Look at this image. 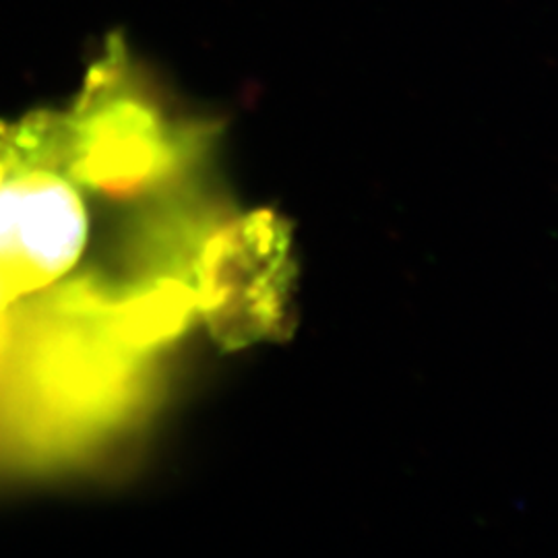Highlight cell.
I'll return each mask as SVG.
<instances>
[{"instance_id":"6da1fadb","label":"cell","mask_w":558,"mask_h":558,"mask_svg":"<svg viewBox=\"0 0 558 558\" xmlns=\"http://www.w3.org/2000/svg\"><path fill=\"white\" fill-rule=\"evenodd\" d=\"M106 294V279H75L11 325L0 354V433L27 461L85 459L147 408L154 359L112 336Z\"/></svg>"},{"instance_id":"7a4b0ae2","label":"cell","mask_w":558,"mask_h":558,"mask_svg":"<svg viewBox=\"0 0 558 558\" xmlns=\"http://www.w3.org/2000/svg\"><path fill=\"white\" fill-rule=\"evenodd\" d=\"M296 265L288 223L274 211L221 216L201 242L191 286L226 348L288 336Z\"/></svg>"},{"instance_id":"3957f363","label":"cell","mask_w":558,"mask_h":558,"mask_svg":"<svg viewBox=\"0 0 558 558\" xmlns=\"http://www.w3.org/2000/svg\"><path fill=\"white\" fill-rule=\"evenodd\" d=\"M199 147L195 135L177 133L135 100H89L75 119L54 122L57 168L114 197L174 189Z\"/></svg>"},{"instance_id":"277c9868","label":"cell","mask_w":558,"mask_h":558,"mask_svg":"<svg viewBox=\"0 0 558 558\" xmlns=\"http://www.w3.org/2000/svg\"><path fill=\"white\" fill-rule=\"evenodd\" d=\"M85 240L87 216L73 184L0 143V283L11 300L62 278Z\"/></svg>"},{"instance_id":"5b68a950","label":"cell","mask_w":558,"mask_h":558,"mask_svg":"<svg viewBox=\"0 0 558 558\" xmlns=\"http://www.w3.org/2000/svg\"><path fill=\"white\" fill-rule=\"evenodd\" d=\"M9 302H11V296L7 294V290H4L2 283H0V352H4V348H7V343H9V338H11V325H13V319H11V315H9Z\"/></svg>"},{"instance_id":"8992f818","label":"cell","mask_w":558,"mask_h":558,"mask_svg":"<svg viewBox=\"0 0 558 558\" xmlns=\"http://www.w3.org/2000/svg\"><path fill=\"white\" fill-rule=\"evenodd\" d=\"M0 354H2V352H0Z\"/></svg>"}]
</instances>
